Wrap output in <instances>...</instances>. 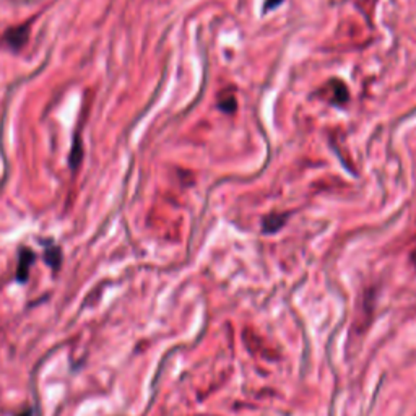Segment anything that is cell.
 Segmentation results:
<instances>
[{
  "instance_id": "obj_1",
  "label": "cell",
  "mask_w": 416,
  "mask_h": 416,
  "mask_svg": "<svg viewBox=\"0 0 416 416\" xmlns=\"http://www.w3.org/2000/svg\"><path fill=\"white\" fill-rule=\"evenodd\" d=\"M28 39H29V24H20V27L10 28L3 36L5 44H7V46L15 52L22 51V49L27 46Z\"/></svg>"
},
{
  "instance_id": "obj_2",
  "label": "cell",
  "mask_w": 416,
  "mask_h": 416,
  "mask_svg": "<svg viewBox=\"0 0 416 416\" xmlns=\"http://www.w3.org/2000/svg\"><path fill=\"white\" fill-rule=\"evenodd\" d=\"M329 92V101L332 104H337V106H343V104L348 103V98H350V93H348V88L347 85H345L342 80H332V82H329L327 88H325Z\"/></svg>"
},
{
  "instance_id": "obj_3",
  "label": "cell",
  "mask_w": 416,
  "mask_h": 416,
  "mask_svg": "<svg viewBox=\"0 0 416 416\" xmlns=\"http://www.w3.org/2000/svg\"><path fill=\"white\" fill-rule=\"evenodd\" d=\"M36 259V255L31 249H22L20 250V259H18V268H17V280L18 282H27L29 268Z\"/></svg>"
},
{
  "instance_id": "obj_4",
  "label": "cell",
  "mask_w": 416,
  "mask_h": 416,
  "mask_svg": "<svg viewBox=\"0 0 416 416\" xmlns=\"http://www.w3.org/2000/svg\"><path fill=\"white\" fill-rule=\"evenodd\" d=\"M287 220H288V215H277V213L268 215V217L264 218L262 222L264 233H268V234L277 233L278 229H282L283 224L287 223Z\"/></svg>"
},
{
  "instance_id": "obj_5",
  "label": "cell",
  "mask_w": 416,
  "mask_h": 416,
  "mask_svg": "<svg viewBox=\"0 0 416 416\" xmlns=\"http://www.w3.org/2000/svg\"><path fill=\"white\" fill-rule=\"evenodd\" d=\"M44 259L46 262L51 265L52 268H59L60 260H62V254H60V249L56 248V245H51V248L46 249V254H44Z\"/></svg>"
},
{
  "instance_id": "obj_6",
  "label": "cell",
  "mask_w": 416,
  "mask_h": 416,
  "mask_svg": "<svg viewBox=\"0 0 416 416\" xmlns=\"http://www.w3.org/2000/svg\"><path fill=\"white\" fill-rule=\"evenodd\" d=\"M218 108L222 109L223 113H228V114H233L236 111L238 108V103H236V98L233 96V94H229V96H224L218 101Z\"/></svg>"
},
{
  "instance_id": "obj_7",
  "label": "cell",
  "mask_w": 416,
  "mask_h": 416,
  "mask_svg": "<svg viewBox=\"0 0 416 416\" xmlns=\"http://www.w3.org/2000/svg\"><path fill=\"white\" fill-rule=\"evenodd\" d=\"M280 3H283V0H265V3H264V12H270V10L277 8Z\"/></svg>"
},
{
  "instance_id": "obj_8",
  "label": "cell",
  "mask_w": 416,
  "mask_h": 416,
  "mask_svg": "<svg viewBox=\"0 0 416 416\" xmlns=\"http://www.w3.org/2000/svg\"><path fill=\"white\" fill-rule=\"evenodd\" d=\"M33 413H31V410H27V412H23L22 415H18V416H31Z\"/></svg>"
}]
</instances>
